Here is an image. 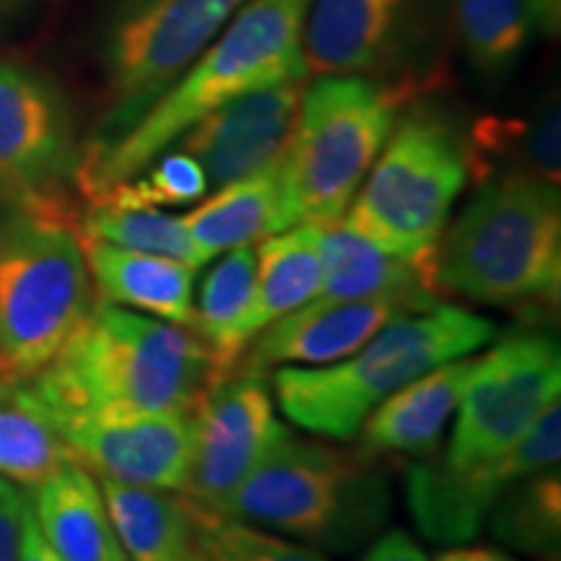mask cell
I'll list each match as a JSON object with an SVG mask.
<instances>
[{
    "label": "cell",
    "instance_id": "cell-26",
    "mask_svg": "<svg viewBox=\"0 0 561 561\" xmlns=\"http://www.w3.org/2000/svg\"><path fill=\"white\" fill-rule=\"evenodd\" d=\"M453 30L483 79H502L520 62L533 32L543 26L536 0H447Z\"/></svg>",
    "mask_w": 561,
    "mask_h": 561
},
{
    "label": "cell",
    "instance_id": "cell-4",
    "mask_svg": "<svg viewBox=\"0 0 561 561\" xmlns=\"http://www.w3.org/2000/svg\"><path fill=\"white\" fill-rule=\"evenodd\" d=\"M494 333V322L466 307L434 305L390 320L362 348L328 367L273 369L271 390L299 430L354 439L385 398L439 364L476 354Z\"/></svg>",
    "mask_w": 561,
    "mask_h": 561
},
{
    "label": "cell",
    "instance_id": "cell-16",
    "mask_svg": "<svg viewBox=\"0 0 561 561\" xmlns=\"http://www.w3.org/2000/svg\"><path fill=\"white\" fill-rule=\"evenodd\" d=\"M411 314L385 299L314 297L263 328L234 369L268 375L284 364H333L362 348L390 320Z\"/></svg>",
    "mask_w": 561,
    "mask_h": 561
},
{
    "label": "cell",
    "instance_id": "cell-28",
    "mask_svg": "<svg viewBox=\"0 0 561 561\" xmlns=\"http://www.w3.org/2000/svg\"><path fill=\"white\" fill-rule=\"evenodd\" d=\"M76 229L83 240H100L123 250L172 257V261L198 268L182 216H170L159 208L91 201L87 210L76 219Z\"/></svg>",
    "mask_w": 561,
    "mask_h": 561
},
{
    "label": "cell",
    "instance_id": "cell-31",
    "mask_svg": "<svg viewBox=\"0 0 561 561\" xmlns=\"http://www.w3.org/2000/svg\"><path fill=\"white\" fill-rule=\"evenodd\" d=\"M208 193L206 174L198 161L182 151H164L136 178L112 187L107 195L96 201H115L125 206H182ZM91 203V201H89Z\"/></svg>",
    "mask_w": 561,
    "mask_h": 561
},
{
    "label": "cell",
    "instance_id": "cell-6",
    "mask_svg": "<svg viewBox=\"0 0 561 561\" xmlns=\"http://www.w3.org/2000/svg\"><path fill=\"white\" fill-rule=\"evenodd\" d=\"M94 305L76 221L0 206V380L39 375Z\"/></svg>",
    "mask_w": 561,
    "mask_h": 561
},
{
    "label": "cell",
    "instance_id": "cell-24",
    "mask_svg": "<svg viewBox=\"0 0 561 561\" xmlns=\"http://www.w3.org/2000/svg\"><path fill=\"white\" fill-rule=\"evenodd\" d=\"M320 286L318 224H297L255 244V289L237 331L242 351L271 322L318 297Z\"/></svg>",
    "mask_w": 561,
    "mask_h": 561
},
{
    "label": "cell",
    "instance_id": "cell-27",
    "mask_svg": "<svg viewBox=\"0 0 561 561\" xmlns=\"http://www.w3.org/2000/svg\"><path fill=\"white\" fill-rule=\"evenodd\" d=\"M255 289V244L224 252L219 263L203 276L195 307V333L208 343L214 375L234 369L242 346L237 341L240 322ZM210 375V377H214Z\"/></svg>",
    "mask_w": 561,
    "mask_h": 561
},
{
    "label": "cell",
    "instance_id": "cell-23",
    "mask_svg": "<svg viewBox=\"0 0 561 561\" xmlns=\"http://www.w3.org/2000/svg\"><path fill=\"white\" fill-rule=\"evenodd\" d=\"M112 528L128 561H201L198 517L180 491L100 479Z\"/></svg>",
    "mask_w": 561,
    "mask_h": 561
},
{
    "label": "cell",
    "instance_id": "cell-15",
    "mask_svg": "<svg viewBox=\"0 0 561 561\" xmlns=\"http://www.w3.org/2000/svg\"><path fill=\"white\" fill-rule=\"evenodd\" d=\"M305 81H280L248 91L234 102L208 112L174 140L182 153L198 161L210 191L273 164L284 151L297 117Z\"/></svg>",
    "mask_w": 561,
    "mask_h": 561
},
{
    "label": "cell",
    "instance_id": "cell-29",
    "mask_svg": "<svg viewBox=\"0 0 561 561\" xmlns=\"http://www.w3.org/2000/svg\"><path fill=\"white\" fill-rule=\"evenodd\" d=\"M489 517L494 536L512 549L557 559L561 538V479L557 468L510 486Z\"/></svg>",
    "mask_w": 561,
    "mask_h": 561
},
{
    "label": "cell",
    "instance_id": "cell-5",
    "mask_svg": "<svg viewBox=\"0 0 561 561\" xmlns=\"http://www.w3.org/2000/svg\"><path fill=\"white\" fill-rule=\"evenodd\" d=\"M224 517L318 551H354L390 520V489L359 455L294 437L289 426L227 504Z\"/></svg>",
    "mask_w": 561,
    "mask_h": 561
},
{
    "label": "cell",
    "instance_id": "cell-14",
    "mask_svg": "<svg viewBox=\"0 0 561 561\" xmlns=\"http://www.w3.org/2000/svg\"><path fill=\"white\" fill-rule=\"evenodd\" d=\"M53 421L70 458L89 473L130 486L185 489L193 458V411L66 413Z\"/></svg>",
    "mask_w": 561,
    "mask_h": 561
},
{
    "label": "cell",
    "instance_id": "cell-10",
    "mask_svg": "<svg viewBox=\"0 0 561 561\" xmlns=\"http://www.w3.org/2000/svg\"><path fill=\"white\" fill-rule=\"evenodd\" d=\"M81 159L58 83L26 62L0 60V206L76 221Z\"/></svg>",
    "mask_w": 561,
    "mask_h": 561
},
{
    "label": "cell",
    "instance_id": "cell-8",
    "mask_svg": "<svg viewBox=\"0 0 561 561\" xmlns=\"http://www.w3.org/2000/svg\"><path fill=\"white\" fill-rule=\"evenodd\" d=\"M471 170L468 140L437 112L413 110L392 125L341 221L377 248L430 261Z\"/></svg>",
    "mask_w": 561,
    "mask_h": 561
},
{
    "label": "cell",
    "instance_id": "cell-13",
    "mask_svg": "<svg viewBox=\"0 0 561 561\" xmlns=\"http://www.w3.org/2000/svg\"><path fill=\"white\" fill-rule=\"evenodd\" d=\"M561 403L538 413L523 437L479 471H450L439 460L416 462L405 476V500L421 536L439 546H462L481 533L500 496L517 481L559 466Z\"/></svg>",
    "mask_w": 561,
    "mask_h": 561
},
{
    "label": "cell",
    "instance_id": "cell-25",
    "mask_svg": "<svg viewBox=\"0 0 561 561\" xmlns=\"http://www.w3.org/2000/svg\"><path fill=\"white\" fill-rule=\"evenodd\" d=\"M73 462L62 434L26 380H0V479L34 489Z\"/></svg>",
    "mask_w": 561,
    "mask_h": 561
},
{
    "label": "cell",
    "instance_id": "cell-34",
    "mask_svg": "<svg viewBox=\"0 0 561 561\" xmlns=\"http://www.w3.org/2000/svg\"><path fill=\"white\" fill-rule=\"evenodd\" d=\"M19 561H62L58 553H55L50 546H47L45 538L34 523L30 496H26V510H24V523H21V543H19Z\"/></svg>",
    "mask_w": 561,
    "mask_h": 561
},
{
    "label": "cell",
    "instance_id": "cell-37",
    "mask_svg": "<svg viewBox=\"0 0 561 561\" xmlns=\"http://www.w3.org/2000/svg\"><path fill=\"white\" fill-rule=\"evenodd\" d=\"M538 13H541L543 30L551 32L559 26V11H561V0H536Z\"/></svg>",
    "mask_w": 561,
    "mask_h": 561
},
{
    "label": "cell",
    "instance_id": "cell-22",
    "mask_svg": "<svg viewBox=\"0 0 561 561\" xmlns=\"http://www.w3.org/2000/svg\"><path fill=\"white\" fill-rule=\"evenodd\" d=\"M276 161L261 172L219 187L201 206L182 216L198 268L216 255L242 244H255L261 237L286 229Z\"/></svg>",
    "mask_w": 561,
    "mask_h": 561
},
{
    "label": "cell",
    "instance_id": "cell-32",
    "mask_svg": "<svg viewBox=\"0 0 561 561\" xmlns=\"http://www.w3.org/2000/svg\"><path fill=\"white\" fill-rule=\"evenodd\" d=\"M26 494L11 481L0 479V561H19L21 523H24Z\"/></svg>",
    "mask_w": 561,
    "mask_h": 561
},
{
    "label": "cell",
    "instance_id": "cell-1",
    "mask_svg": "<svg viewBox=\"0 0 561 561\" xmlns=\"http://www.w3.org/2000/svg\"><path fill=\"white\" fill-rule=\"evenodd\" d=\"M310 3L248 0L128 133L83 149L79 193L87 203L144 172L208 112L271 83L307 81L301 30Z\"/></svg>",
    "mask_w": 561,
    "mask_h": 561
},
{
    "label": "cell",
    "instance_id": "cell-20",
    "mask_svg": "<svg viewBox=\"0 0 561 561\" xmlns=\"http://www.w3.org/2000/svg\"><path fill=\"white\" fill-rule=\"evenodd\" d=\"M83 255L96 299L195 331L193 265L149 252L83 240Z\"/></svg>",
    "mask_w": 561,
    "mask_h": 561
},
{
    "label": "cell",
    "instance_id": "cell-36",
    "mask_svg": "<svg viewBox=\"0 0 561 561\" xmlns=\"http://www.w3.org/2000/svg\"><path fill=\"white\" fill-rule=\"evenodd\" d=\"M434 561H515L507 553L491 549H450L442 551Z\"/></svg>",
    "mask_w": 561,
    "mask_h": 561
},
{
    "label": "cell",
    "instance_id": "cell-35",
    "mask_svg": "<svg viewBox=\"0 0 561 561\" xmlns=\"http://www.w3.org/2000/svg\"><path fill=\"white\" fill-rule=\"evenodd\" d=\"M37 3L39 0H0V34L11 32L13 26L21 24Z\"/></svg>",
    "mask_w": 561,
    "mask_h": 561
},
{
    "label": "cell",
    "instance_id": "cell-9",
    "mask_svg": "<svg viewBox=\"0 0 561 561\" xmlns=\"http://www.w3.org/2000/svg\"><path fill=\"white\" fill-rule=\"evenodd\" d=\"M244 3L248 0H123L104 45L110 107L91 146L128 133Z\"/></svg>",
    "mask_w": 561,
    "mask_h": 561
},
{
    "label": "cell",
    "instance_id": "cell-18",
    "mask_svg": "<svg viewBox=\"0 0 561 561\" xmlns=\"http://www.w3.org/2000/svg\"><path fill=\"white\" fill-rule=\"evenodd\" d=\"M476 364L479 359L473 356L439 364L385 398L356 432V455L364 460L388 455H432L439 447L447 421L466 396Z\"/></svg>",
    "mask_w": 561,
    "mask_h": 561
},
{
    "label": "cell",
    "instance_id": "cell-3",
    "mask_svg": "<svg viewBox=\"0 0 561 561\" xmlns=\"http://www.w3.org/2000/svg\"><path fill=\"white\" fill-rule=\"evenodd\" d=\"M439 294L483 305H557L561 198L557 182L510 172L486 182L445 229L432 255Z\"/></svg>",
    "mask_w": 561,
    "mask_h": 561
},
{
    "label": "cell",
    "instance_id": "cell-19",
    "mask_svg": "<svg viewBox=\"0 0 561 561\" xmlns=\"http://www.w3.org/2000/svg\"><path fill=\"white\" fill-rule=\"evenodd\" d=\"M322 286L318 297L385 299L421 312L439 305L432 257L413 261L396 255L351 231L343 221L318 224Z\"/></svg>",
    "mask_w": 561,
    "mask_h": 561
},
{
    "label": "cell",
    "instance_id": "cell-30",
    "mask_svg": "<svg viewBox=\"0 0 561 561\" xmlns=\"http://www.w3.org/2000/svg\"><path fill=\"white\" fill-rule=\"evenodd\" d=\"M195 517L201 561H331L312 546L289 541L257 525L208 515L201 510H195Z\"/></svg>",
    "mask_w": 561,
    "mask_h": 561
},
{
    "label": "cell",
    "instance_id": "cell-33",
    "mask_svg": "<svg viewBox=\"0 0 561 561\" xmlns=\"http://www.w3.org/2000/svg\"><path fill=\"white\" fill-rule=\"evenodd\" d=\"M362 561H432L409 536L401 530L382 533L375 538V543L369 546V551L364 553Z\"/></svg>",
    "mask_w": 561,
    "mask_h": 561
},
{
    "label": "cell",
    "instance_id": "cell-21",
    "mask_svg": "<svg viewBox=\"0 0 561 561\" xmlns=\"http://www.w3.org/2000/svg\"><path fill=\"white\" fill-rule=\"evenodd\" d=\"M26 496L42 538L62 561H128L100 481L79 462L62 466Z\"/></svg>",
    "mask_w": 561,
    "mask_h": 561
},
{
    "label": "cell",
    "instance_id": "cell-7",
    "mask_svg": "<svg viewBox=\"0 0 561 561\" xmlns=\"http://www.w3.org/2000/svg\"><path fill=\"white\" fill-rule=\"evenodd\" d=\"M401 104V91L367 76H320L301 91L276 161L286 229L343 219Z\"/></svg>",
    "mask_w": 561,
    "mask_h": 561
},
{
    "label": "cell",
    "instance_id": "cell-17",
    "mask_svg": "<svg viewBox=\"0 0 561 561\" xmlns=\"http://www.w3.org/2000/svg\"><path fill=\"white\" fill-rule=\"evenodd\" d=\"M419 0H312L301 30L307 70L364 76L405 50Z\"/></svg>",
    "mask_w": 561,
    "mask_h": 561
},
{
    "label": "cell",
    "instance_id": "cell-2",
    "mask_svg": "<svg viewBox=\"0 0 561 561\" xmlns=\"http://www.w3.org/2000/svg\"><path fill=\"white\" fill-rule=\"evenodd\" d=\"M214 375L208 343L191 328L96 299L94 310L30 388L53 416L195 411Z\"/></svg>",
    "mask_w": 561,
    "mask_h": 561
},
{
    "label": "cell",
    "instance_id": "cell-12",
    "mask_svg": "<svg viewBox=\"0 0 561 561\" xmlns=\"http://www.w3.org/2000/svg\"><path fill=\"white\" fill-rule=\"evenodd\" d=\"M193 421L191 473L180 494L195 510L224 517L234 491L286 432L271 380L242 369L214 375L195 403Z\"/></svg>",
    "mask_w": 561,
    "mask_h": 561
},
{
    "label": "cell",
    "instance_id": "cell-11",
    "mask_svg": "<svg viewBox=\"0 0 561 561\" xmlns=\"http://www.w3.org/2000/svg\"><path fill=\"white\" fill-rule=\"evenodd\" d=\"M561 351L549 333L520 331L476 364L445 458L450 471H479L523 437L546 405L559 401Z\"/></svg>",
    "mask_w": 561,
    "mask_h": 561
}]
</instances>
